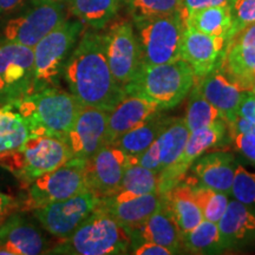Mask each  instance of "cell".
I'll list each match as a JSON object with an SVG mask.
<instances>
[{
    "label": "cell",
    "instance_id": "cell-32",
    "mask_svg": "<svg viewBox=\"0 0 255 255\" xmlns=\"http://www.w3.org/2000/svg\"><path fill=\"white\" fill-rule=\"evenodd\" d=\"M182 247L193 254L221 252L218 223L202 220L195 228L182 235Z\"/></svg>",
    "mask_w": 255,
    "mask_h": 255
},
{
    "label": "cell",
    "instance_id": "cell-27",
    "mask_svg": "<svg viewBox=\"0 0 255 255\" xmlns=\"http://www.w3.org/2000/svg\"><path fill=\"white\" fill-rule=\"evenodd\" d=\"M182 18L186 26L208 36L223 37L227 40L233 36L232 15L228 5L195 9Z\"/></svg>",
    "mask_w": 255,
    "mask_h": 255
},
{
    "label": "cell",
    "instance_id": "cell-40",
    "mask_svg": "<svg viewBox=\"0 0 255 255\" xmlns=\"http://www.w3.org/2000/svg\"><path fill=\"white\" fill-rule=\"evenodd\" d=\"M239 116L255 123V96L252 92H245L239 107Z\"/></svg>",
    "mask_w": 255,
    "mask_h": 255
},
{
    "label": "cell",
    "instance_id": "cell-12",
    "mask_svg": "<svg viewBox=\"0 0 255 255\" xmlns=\"http://www.w3.org/2000/svg\"><path fill=\"white\" fill-rule=\"evenodd\" d=\"M104 36L111 72L121 87L127 89L142 69L141 49L132 25L127 20L117 21Z\"/></svg>",
    "mask_w": 255,
    "mask_h": 255
},
{
    "label": "cell",
    "instance_id": "cell-39",
    "mask_svg": "<svg viewBox=\"0 0 255 255\" xmlns=\"http://www.w3.org/2000/svg\"><path fill=\"white\" fill-rule=\"evenodd\" d=\"M231 0H180L181 6V13L186 15L191 11L195 9L205 8V7H212V6H221V5H228Z\"/></svg>",
    "mask_w": 255,
    "mask_h": 255
},
{
    "label": "cell",
    "instance_id": "cell-44",
    "mask_svg": "<svg viewBox=\"0 0 255 255\" xmlns=\"http://www.w3.org/2000/svg\"><path fill=\"white\" fill-rule=\"evenodd\" d=\"M17 201L14 197L0 191V225L11 215V212L17 207Z\"/></svg>",
    "mask_w": 255,
    "mask_h": 255
},
{
    "label": "cell",
    "instance_id": "cell-8",
    "mask_svg": "<svg viewBox=\"0 0 255 255\" xmlns=\"http://www.w3.org/2000/svg\"><path fill=\"white\" fill-rule=\"evenodd\" d=\"M141 49L142 66L159 65L181 59L186 25L181 11L133 21Z\"/></svg>",
    "mask_w": 255,
    "mask_h": 255
},
{
    "label": "cell",
    "instance_id": "cell-14",
    "mask_svg": "<svg viewBox=\"0 0 255 255\" xmlns=\"http://www.w3.org/2000/svg\"><path fill=\"white\" fill-rule=\"evenodd\" d=\"M131 157L114 144L103 146L85 164L87 188L98 199L113 196L120 190L123 175L128 167L137 163Z\"/></svg>",
    "mask_w": 255,
    "mask_h": 255
},
{
    "label": "cell",
    "instance_id": "cell-1",
    "mask_svg": "<svg viewBox=\"0 0 255 255\" xmlns=\"http://www.w3.org/2000/svg\"><path fill=\"white\" fill-rule=\"evenodd\" d=\"M63 78L82 105L111 111L127 95L115 79L105 51V36L83 31L64 66Z\"/></svg>",
    "mask_w": 255,
    "mask_h": 255
},
{
    "label": "cell",
    "instance_id": "cell-45",
    "mask_svg": "<svg viewBox=\"0 0 255 255\" xmlns=\"http://www.w3.org/2000/svg\"><path fill=\"white\" fill-rule=\"evenodd\" d=\"M250 92H252V94H253V95L255 96V78H254V83H253V87H252V90H251Z\"/></svg>",
    "mask_w": 255,
    "mask_h": 255
},
{
    "label": "cell",
    "instance_id": "cell-23",
    "mask_svg": "<svg viewBox=\"0 0 255 255\" xmlns=\"http://www.w3.org/2000/svg\"><path fill=\"white\" fill-rule=\"evenodd\" d=\"M220 248L232 250L255 240V206L232 200L218 222Z\"/></svg>",
    "mask_w": 255,
    "mask_h": 255
},
{
    "label": "cell",
    "instance_id": "cell-7",
    "mask_svg": "<svg viewBox=\"0 0 255 255\" xmlns=\"http://www.w3.org/2000/svg\"><path fill=\"white\" fill-rule=\"evenodd\" d=\"M66 7L59 0H27L2 23L0 40L33 47L65 20Z\"/></svg>",
    "mask_w": 255,
    "mask_h": 255
},
{
    "label": "cell",
    "instance_id": "cell-35",
    "mask_svg": "<svg viewBox=\"0 0 255 255\" xmlns=\"http://www.w3.org/2000/svg\"><path fill=\"white\" fill-rule=\"evenodd\" d=\"M132 20L161 17L181 11L180 0H126Z\"/></svg>",
    "mask_w": 255,
    "mask_h": 255
},
{
    "label": "cell",
    "instance_id": "cell-24",
    "mask_svg": "<svg viewBox=\"0 0 255 255\" xmlns=\"http://www.w3.org/2000/svg\"><path fill=\"white\" fill-rule=\"evenodd\" d=\"M238 162L228 151H213L200 156L193 163V173L199 184L231 195Z\"/></svg>",
    "mask_w": 255,
    "mask_h": 255
},
{
    "label": "cell",
    "instance_id": "cell-15",
    "mask_svg": "<svg viewBox=\"0 0 255 255\" xmlns=\"http://www.w3.org/2000/svg\"><path fill=\"white\" fill-rule=\"evenodd\" d=\"M219 70L242 91L250 92L255 78V23L227 41Z\"/></svg>",
    "mask_w": 255,
    "mask_h": 255
},
{
    "label": "cell",
    "instance_id": "cell-18",
    "mask_svg": "<svg viewBox=\"0 0 255 255\" xmlns=\"http://www.w3.org/2000/svg\"><path fill=\"white\" fill-rule=\"evenodd\" d=\"M159 203L161 195L157 193L132 195L120 190L113 196L100 199L98 207L127 231H130L142 225L158 208Z\"/></svg>",
    "mask_w": 255,
    "mask_h": 255
},
{
    "label": "cell",
    "instance_id": "cell-34",
    "mask_svg": "<svg viewBox=\"0 0 255 255\" xmlns=\"http://www.w3.org/2000/svg\"><path fill=\"white\" fill-rule=\"evenodd\" d=\"M193 196L202 213L203 220L218 223L227 208L228 195L205 186L193 184Z\"/></svg>",
    "mask_w": 255,
    "mask_h": 255
},
{
    "label": "cell",
    "instance_id": "cell-37",
    "mask_svg": "<svg viewBox=\"0 0 255 255\" xmlns=\"http://www.w3.org/2000/svg\"><path fill=\"white\" fill-rule=\"evenodd\" d=\"M228 6L232 15L233 36L247 25L255 23V0H231Z\"/></svg>",
    "mask_w": 255,
    "mask_h": 255
},
{
    "label": "cell",
    "instance_id": "cell-3",
    "mask_svg": "<svg viewBox=\"0 0 255 255\" xmlns=\"http://www.w3.org/2000/svg\"><path fill=\"white\" fill-rule=\"evenodd\" d=\"M47 254L115 255L127 254L132 239L126 228L97 206L92 214Z\"/></svg>",
    "mask_w": 255,
    "mask_h": 255
},
{
    "label": "cell",
    "instance_id": "cell-41",
    "mask_svg": "<svg viewBox=\"0 0 255 255\" xmlns=\"http://www.w3.org/2000/svg\"><path fill=\"white\" fill-rule=\"evenodd\" d=\"M132 254L136 255H170L173 254L167 247L155 242H141L133 247Z\"/></svg>",
    "mask_w": 255,
    "mask_h": 255
},
{
    "label": "cell",
    "instance_id": "cell-6",
    "mask_svg": "<svg viewBox=\"0 0 255 255\" xmlns=\"http://www.w3.org/2000/svg\"><path fill=\"white\" fill-rule=\"evenodd\" d=\"M72 158V152L63 138L49 135H31L20 148L0 156V165L24 183H31L41 175Z\"/></svg>",
    "mask_w": 255,
    "mask_h": 255
},
{
    "label": "cell",
    "instance_id": "cell-5",
    "mask_svg": "<svg viewBox=\"0 0 255 255\" xmlns=\"http://www.w3.org/2000/svg\"><path fill=\"white\" fill-rule=\"evenodd\" d=\"M84 31L78 19H65L33 46L34 75L32 92L58 88L64 66Z\"/></svg>",
    "mask_w": 255,
    "mask_h": 255
},
{
    "label": "cell",
    "instance_id": "cell-19",
    "mask_svg": "<svg viewBox=\"0 0 255 255\" xmlns=\"http://www.w3.org/2000/svg\"><path fill=\"white\" fill-rule=\"evenodd\" d=\"M46 252L44 235L25 216L11 214L0 225V254L37 255Z\"/></svg>",
    "mask_w": 255,
    "mask_h": 255
},
{
    "label": "cell",
    "instance_id": "cell-43",
    "mask_svg": "<svg viewBox=\"0 0 255 255\" xmlns=\"http://www.w3.org/2000/svg\"><path fill=\"white\" fill-rule=\"evenodd\" d=\"M26 1L27 0H0V26Z\"/></svg>",
    "mask_w": 255,
    "mask_h": 255
},
{
    "label": "cell",
    "instance_id": "cell-11",
    "mask_svg": "<svg viewBox=\"0 0 255 255\" xmlns=\"http://www.w3.org/2000/svg\"><path fill=\"white\" fill-rule=\"evenodd\" d=\"M100 199L85 189L69 199L33 209V216L47 233L59 239L70 237L97 208Z\"/></svg>",
    "mask_w": 255,
    "mask_h": 255
},
{
    "label": "cell",
    "instance_id": "cell-30",
    "mask_svg": "<svg viewBox=\"0 0 255 255\" xmlns=\"http://www.w3.org/2000/svg\"><path fill=\"white\" fill-rule=\"evenodd\" d=\"M31 136L30 128L11 105L0 107V156L20 148Z\"/></svg>",
    "mask_w": 255,
    "mask_h": 255
},
{
    "label": "cell",
    "instance_id": "cell-20",
    "mask_svg": "<svg viewBox=\"0 0 255 255\" xmlns=\"http://www.w3.org/2000/svg\"><path fill=\"white\" fill-rule=\"evenodd\" d=\"M159 113L161 109L157 105L146 98L136 94H127L123 100L109 111L107 143L114 144L124 133L148 122Z\"/></svg>",
    "mask_w": 255,
    "mask_h": 255
},
{
    "label": "cell",
    "instance_id": "cell-4",
    "mask_svg": "<svg viewBox=\"0 0 255 255\" xmlns=\"http://www.w3.org/2000/svg\"><path fill=\"white\" fill-rule=\"evenodd\" d=\"M195 75L182 59L159 65L142 66L127 94H136L157 105L159 109L176 107L195 84Z\"/></svg>",
    "mask_w": 255,
    "mask_h": 255
},
{
    "label": "cell",
    "instance_id": "cell-21",
    "mask_svg": "<svg viewBox=\"0 0 255 255\" xmlns=\"http://www.w3.org/2000/svg\"><path fill=\"white\" fill-rule=\"evenodd\" d=\"M189 132L183 119H173L154 143L139 156L137 163L156 173L174 164L182 154Z\"/></svg>",
    "mask_w": 255,
    "mask_h": 255
},
{
    "label": "cell",
    "instance_id": "cell-16",
    "mask_svg": "<svg viewBox=\"0 0 255 255\" xmlns=\"http://www.w3.org/2000/svg\"><path fill=\"white\" fill-rule=\"evenodd\" d=\"M108 117L109 111L82 105L77 119L64 138L72 157L89 159L108 144Z\"/></svg>",
    "mask_w": 255,
    "mask_h": 255
},
{
    "label": "cell",
    "instance_id": "cell-26",
    "mask_svg": "<svg viewBox=\"0 0 255 255\" xmlns=\"http://www.w3.org/2000/svg\"><path fill=\"white\" fill-rule=\"evenodd\" d=\"M193 184L181 181L163 195L181 233L186 234L203 220L202 213L193 196Z\"/></svg>",
    "mask_w": 255,
    "mask_h": 255
},
{
    "label": "cell",
    "instance_id": "cell-42",
    "mask_svg": "<svg viewBox=\"0 0 255 255\" xmlns=\"http://www.w3.org/2000/svg\"><path fill=\"white\" fill-rule=\"evenodd\" d=\"M228 132H241L255 138V123L242 119L241 116L238 115L232 122L228 123Z\"/></svg>",
    "mask_w": 255,
    "mask_h": 255
},
{
    "label": "cell",
    "instance_id": "cell-46",
    "mask_svg": "<svg viewBox=\"0 0 255 255\" xmlns=\"http://www.w3.org/2000/svg\"><path fill=\"white\" fill-rule=\"evenodd\" d=\"M59 1H64V2H66V4H68L69 0H59Z\"/></svg>",
    "mask_w": 255,
    "mask_h": 255
},
{
    "label": "cell",
    "instance_id": "cell-22",
    "mask_svg": "<svg viewBox=\"0 0 255 255\" xmlns=\"http://www.w3.org/2000/svg\"><path fill=\"white\" fill-rule=\"evenodd\" d=\"M158 208L138 227L128 231L132 239V245L137 242H155L167 247L171 253H178L182 248V233L178 229L167 200L163 194Z\"/></svg>",
    "mask_w": 255,
    "mask_h": 255
},
{
    "label": "cell",
    "instance_id": "cell-29",
    "mask_svg": "<svg viewBox=\"0 0 255 255\" xmlns=\"http://www.w3.org/2000/svg\"><path fill=\"white\" fill-rule=\"evenodd\" d=\"M121 0H69L68 8L76 19L94 30H102L116 17Z\"/></svg>",
    "mask_w": 255,
    "mask_h": 255
},
{
    "label": "cell",
    "instance_id": "cell-25",
    "mask_svg": "<svg viewBox=\"0 0 255 255\" xmlns=\"http://www.w3.org/2000/svg\"><path fill=\"white\" fill-rule=\"evenodd\" d=\"M195 85L203 97L221 111L227 124L238 116L245 91L229 81L219 68L213 70L205 77L197 79Z\"/></svg>",
    "mask_w": 255,
    "mask_h": 255
},
{
    "label": "cell",
    "instance_id": "cell-28",
    "mask_svg": "<svg viewBox=\"0 0 255 255\" xmlns=\"http://www.w3.org/2000/svg\"><path fill=\"white\" fill-rule=\"evenodd\" d=\"M171 121H173L171 117L161 116L157 114L148 122L143 123L142 126L137 127L131 131L124 133L119 141L114 143V145L119 146L131 157L138 158L161 135V132L169 126Z\"/></svg>",
    "mask_w": 255,
    "mask_h": 255
},
{
    "label": "cell",
    "instance_id": "cell-38",
    "mask_svg": "<svg viewBox=\"0 0 255 255\" xmlns=\"http://www.w3.org/2000/svg\"><path fill=\"white\" fill-rule=\"evenodd\" d=\"M237 150L255 165V138L241 132L229 133Z\"/></svg>",
    "mask_w": 255,
    "mask_h": 255
},
{
    "label": "cell",
    "instance_id": "cell-13",
    "mask_svg": "<svg viewBox=\"0 0 255 255\" xmlns=\"http://www.w3.org/2000/svg\"><path fill=\"white\" fill-rule=\"evenodd\" d=\"M228 131L225 120L218 121L208 127L199 128L189 132L182 154L174 164L158 173L157 194H164L183 181L187 171L200 156L223 142Z\"/></svg>",
    "mask_w": 255,
    "mask_h": 255
},
{
    "label": "cell",
    "instance_id": "cell-36",
    "mask_svg": "<svg viewBox=\"0 0 255 255\" xmlns=\"http://www.w3.org/2000/svg\"><path fill=\"white\" fill-rule=\"evenodd\" d=\"M231 196L247 206H255V171L239 164L235 169Z\"/></svg>",
    "mask_w": 255,
    "mask_h": 255
},
{
    "label": "cell",
    "instance_id": "cell-9",
    "mask_svg": "<svg viewBox=\"0 0 255 255\" xmlns=\"http://www.w3.org/2000/svg\"><path fill=\"white\" fill-rule=\"evenodd\" d=\"M87 159L72 157L55 170L28 183L26 206L33 210L77 195L88 189L85 183Z\"/></svg>",
    "mask_w": 255,
    "mask_h": 255
},
{
    "label": "cell",
    "instance_id": "cell-33",
    "mask_svg": "<svg viewBox=\"0 0 255 255\" xmlns=\"http://www.w3.org/2000/svg\"><path fill=\"white\" fill-rule=\"evenodd\" d=\"M157 186L158 173L135 163L129 165L124 173L120 190L132 195H146L157 193Z\"/></svg>",
    "mask_w": 255,
    "mask_h": 255
},
{
    "label": "cell",
    "instance_id": "cell-10",
    "mask_svg": "<svg viewBox=\"0 0 255 255\" xmlns=\"http://www.w3.org/2000/svg\"><path fill=\"white\" fill-rule=\"evenodd\" d=\"M33 75V47L0 40V107L31 94Z\"/></svg>",
    "mask_w": 255,
    "mask_h": 255
},
{
    "label": "cell",
    "instance_id": "cell-31",
    "mask_svg": "<svg viewBox=\"0 0 255 255\" xmlns=\"http://www.w3.org/2000/svg\"><path fill=\"white\" fill-rule=\"evenodd\" d=\"M188 95H189V98H188L186 116L183 121L189 131L199 129V128L208 127L218 121L225 120L221 111L216 109L214 105L210 104L203 97L195 84Z\"/></svg>",
    "mask_w": 255,
    "mask_h": 255
},
{
    "label": "cell",
    "instance_id": "cell-2",
    "mask_svg": "<svg viewBox=\"0 0 255 255\" xmlns=\"http://www.w3.org/2000/svg\"><path fill=\"white\" fill-rule=\"evenodd\" d=\"M9 105L26 121L31 135H49L63 139L82 108L71 92L58 88L32 92Z\"/></svg>",
    "mask_w": 255,
    "mask_h": 255
},
{
    "label": "cell",
    "instance_id": "cell-17",
    "mask_svg": "<svg viewBox=\"0 0 255 255\" xmlns=\"http://www.w3.org/2000/svg\"><path fill=\"white\" fill-rule=\"evenodd\" d=\"M227 39L208 36L189 26L184 27L181 59L190 65L196 81L219 68Z\"/></svg>",
    "mask_w": 255,
    "mask_h": 255
}]
</instances>
